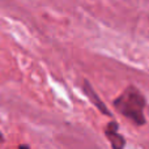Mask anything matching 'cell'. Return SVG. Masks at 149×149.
I'll use <instances>...</instances> for the list:
<instances>
[{
	"label": "cell",
	"mask_w": 149,
	"mask_h": 149,
	"mask_svg": "<svg viewBox=\"0 0 149 149\" xmlns=\"http://www.w3.org/2000/svg\"><path fill=\"white\" fill-rule=\"evenodd\" d=\"M0 141H4V137H3V134L0 132Z\"/></svg>",
	"instance_id": "277c9868"
},
{
	"label": "cell",
	"mask_w": 149,
	"mask_h": 149,
	"mask_svg": "<svg viewBox=\"0 0 149 149\" xmlns=\"http://www.w3.org/2000/svg\"><path fill=\"white\" fill-rule=\"evenodd\" d=\"M113 105L119 114L131 120L135 126L141 127L147 123L144 114V110L147 107V100L135 85H128L113 101Z\"/></svg>",
	"instance_id": "6da1fadb"
},
{
	"label": "cell",
	"mask_w": 149,
	"mask_h": 149,
	"mask_svg": "<svg viewBox=\"0 0 149 149\" xmlns=\"http://www.w3.org/2000/svg\"><path fill=\"white\" fill-rule=\"evenodd\" d=\"M119 124L116 120H110L105 127V136L114 149H123L126 147V139L122 134H119Z\"/></svg>",
	"instance_id": "7a4b0ae2"
},
{
	"label": "cell",
	"mask_w": 149,
	"mask_h": 149,
	"mask_svg": "<svg viewBox=\"0 0 149 149\" xmlns=\"http://www.w3.org/2000/svg\"><path fill=\"white\" fill-rule=\"evenodd\" d=\"M82 92L85 93V95L88 97V100H89L90 102H92L93 105H94L95 107H97L98 110L103 114V115L109 116V118H113V113H111V111L107 109V106L105 105V102H103V101L98 97V94L94 92L92 84H90L88 80H84V84H82Z\"/></svg>",
	"instance_id": "3957f363"
}]
</instances>
